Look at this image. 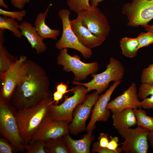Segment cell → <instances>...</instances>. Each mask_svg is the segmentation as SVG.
<instances>
[{
	"mask_svg": "<svg viewBox=\"0 0 153 153\" xmlns=\"http://www.w3.org/2000/svg\"><path fill=\"white\" fill-rule=\"evenodd\" d=\"M49 87V79L44 70L28 60L27 73L16 87L10 103L16 110L35 105L52 97Z\"/></svg>",
	"mask_w": 153,
	"mask_h": 153,
	"instance_id": "cell-1",
	"label": "cell"
},
{
	"mask_svg": "<svg viewBox=\"0 0 153 153\" xmlns=\"http://www.w3.org/2000/svg\"><path fill=\"white\" fill-rule=\"evenodd\" d=\"M51 97L32 107L16 110L15 116L20 136L25 145L30 141L41 122L48 114Z\"/></svg>",
	"mask_w": 153,
	"mask_h": 153,
	"instance_id": "cell-2",
	"label": "cell"
},
{
	"mask_svg": "<svg viewBox=\"0 0 153 153\" xmlns=\"http://www.w3.org/2000/svg\"><path fill=\"white\" fill-rule=\"evenodd\" d=\"M106 67V69L100 73L92 75L93 79L88 82L81 83L74 81L72 83L76 85H83L88 92L95 90L100 94L106 89L110 82L121 81L124 75V66L120 61L114 58H110Z\"/></svg>",
	"mask_w": 153,
	"mask_h": 153,
	"instance_id": "cell-3",
	"label": "cell"
},
{
	"mask_svg": "<svg viewBox=\"0 0 153 153\" xmlns=\"http://www.w3.org/2000/svg\"><path fill=\"white\" fill-rule=\"evenodd\" d=\"M28 66V60L26 56H21L5 73L0 75V102H10L16 87L26 76Z\"/></svg>",
	"mask_w": 153,
	"mask_h": 153,
	"instance_id": "cell-4",
	"label": "cell"
},
{
	"mask_svg": "<svg viewBox=\"0 0 153 153\" xmlns=\"http://www.w3.org/2000/svg\"><path fill=\"white\" fill-rule=\"evenodd\" d=\"M16 111L10 102H0V132L15 149L23 152L25 150V145L16 122Z\"/></svg>",
	"mask_w": 153,
	"mask_h": 153,
	"instance_id": "cell-5",
	"label": "cell"
},
{
	"mask_svg": "<svg viewBox=\"0 0 153 153\" xmlns=\"http://www.w3.org/2000/svg\"><path fill=\"white\" fill-rule=\"evenodd\" d=\"M68 51L67 48L60 50L57 57V63L62 66L64 71L72 72L74 75V81L84 80L88 75L95 74L97 71L99 66L97 62H84L78 55L71 56Z\"/></svg>",
	"mask_w": 153,
	"mask_h": 153,
	"instance_id": "cell-6",
	"label": "cell"
},
{
	"mask_svg": "<svg viewBox=\"0 0 153 153\" xmlns=\"http://www.w3.org/2000/svg\"><path fill=\"white\" fill-rule=\"evenodd\" d=\"M76 85L71 89V92L73 94L72 96L65 97L63 102L60 105L54 103L51 105L48 114L52 118L69 123L72 122L74 110L78 105L84 101L88 93L83 85Z\"/></svg>",
	"mask_w": 153,
	"mask_h": 153,
	"instance_id": "cell-7",
	"label": "cell"
},
{
	"mask_svg": "<svg viewBox=\"0 0 153 153\" xmlns=\"http://www.w3.org/2000/svg\"><path fill=\"white\" fill-rule=\"evenodd\" d=\"M122 12L127 17L128 26L144 27L153 19V0H132L124 5Z\"/></svg>",
	"mask_w": 153,
	"mask_h": 153,
	"instance_id": "cell-8",
	"label": "cell"
},
{
	"mask_svg": "<svg viewBox=\"0 0 153 153\" xmlns=\"http://www.w3.org/2000/svg\"><path fill=\"white\" fill-rule=\"evenodd\" d=\"M124 139L120 148L126 153H147L148 149V135L149 130L137 127L135 128L120 129L117 130Z\"/></svg>",
	"mask_w": 153,
	"mask_h": 153,
	"instance_id": "cell-9",
	"label": "cell"
},
{
	"mask_svg": "<svg viewBox=\"0 0 153 153\" xmlns=\"http://www.w3.org/2000/svg\"><path fill=\"white\" fill-rule=\"evenodd\" d=\"M70 14V11L66 9H62L58 12L62 21L63 31L61 37L55 44V47L60 50L65 48L75 49L80 52L84 58H88L92 54V51L84 47L78 41L71 27Z\"/></svg>",
	"mask_w": 153,
	"mask_h": 153,
	"instance_id": "cell-10",
	"label": "cell"
},
{
	"mask_svg": "<svg viewBox=\"0 0 153 153\" xmlns=\"http://www.w3.org/2000/svg\"><path fill=\"white\" fill-rule=\"evenodd\" d=\"M77 14L84 26L93 34L106 38L110 26L107 17L97 7L81 10Z\"/></svg>",
	"mask_w": 153,
	"mask_h": 153,
	"instance_id": "cell-11",
	"label": "cell"
},
{
	"mask_svg": "<svg viewBox=\"0 0 153 153\" xmlns=\"http://www.w3.org/2000/svg\"><path fill=\"white\" fill-rule=\"evenodd\" d=\"M99 94L95 91L87 95L84 101L78 105L73 111V120L69 124V133L76 135L86 130V121L92 109L99 98Z\"/></svg>",
	"mask_w": 153,
	"mask_h": 153,
	"instance_id": "cell-12",
	"label": "cell"
},
{
	"mask_svg": "<svg viewBox=\"0 0 153 153\" xmlns=\"http://www.w3.org/2000/svg\"><path fill=\"white\" fill-rule=\"evenodd\" d=\"M69 122L54 120L48 114L43 120L29 142L46 141L63 137L69 133Z\"/></svg>",
	"mask_w": 153,
	"mask_h": 153,
	"instance_id": "cell-13",
	"label": "cell"
},
{
	"mask_svg": "<svg viewBox=\"0 0 153 153\" xmlns=\"http://www.w3.org/2000/svg\"><path fill=\"white\" fill-rule=\"evenodd\" d=\"M121 82H114L105 92L99 97L92 110L90 120L86 128L87 132L93 130L97 122H106L108 120L110 112V110L107 108V105L113 92Z\"/></svg>",
	"mask_w": 153,
	"mask_h": 153,
	"instance_id": "cell-14",
	"label": "cell"
},
{
	"mask_svg": "<svg viewBox=\"0 0 153 153\" xmlns=\"http://www.w3.org/2000/svg\"><path fill=\"white\" fill-rule=\"evenodd\" d=\"M140 102L136 84L133 82L122 94L109 102L107 108L112 112L120 111L128 108L135 109L141 108Z\"/></svg>",
	"mask_w": 153,
	"mask_h": 153,
	"instance_id": "cell-15",
	"label": "cell"
},
{
	"mask_svg": "<svg viewBox=\"0 0 153 153\" xmlns=\"http://www.w3.org/2000/svg\"><path fill=\"white\" fill-rule=\"evenodd\" d=\"M71 28L80 43L86 48H91L101 45L106 38L97 36L93 34L82 24L77 16L70 20Z\"/></svg>",
	"mask_w": 153,
	"mask_h": 153,
	"instance_id": "cell-16",
	"label": "cell"
},
{
	"mask_svg": "<svg viewBox=\"0 0 153 153\" xmlns=\"http://www.w3.org/2000/svg\"><path fill=\"white\" fill-rule=\"evenodd\" d=\"M20 29L22 36L27 39L37 54L46 51L47 47L43 42L44 39L39 35L31 23L25 20L22 21L20 24Z\"/></svg>",
	"mask_w": 153,
	"mask_h": 153,
	"instance_id": "cell-17",
	"label": "cell"
},
{
	"mask_svg": "<svg viewBox=\"0 0 153 153\" xmlns=\"http://www.w3.org/2000/svg\"><path fill=\"white\" fill-rule=\"evenodd\" d=\"M93 131L88 132L80 139H73L69 134L63 136L69 153H90L91 144L95 139Z\"/></svg>",
	"mask_w": 153,
	"mask_h": 153,
	"instance_id": "cell-18",
	"label": "cell"
},
{
	"mask_svg": "<svg viewBox=\"0 0 153 153\" xmlns=\"http://www.w3.org/2000/svg\"><path fill=\"white\" fill-rule=\"evenodd\" d=\"M113 125L117 130L128 128L137 124V120L134 109L126 108L118 111H112Z\"/></svg>",
	"mask_w": 153,
	"mask_h": 153,
	"instance_id": "cell-19",
	"label": "cell"
},
{
	"mask_svg": "<svg viewBox=\"0 0 153 153\" xmlns=\"http://www.w3.org/2000/svg\"><path fill=\"white\" fill-rule=\"evenodd\" d=\"M52 5V4H50L44 12L37 14L34 25L37 33L43 39L50 38L56 40L60 34V31L51 29L45 22L46 18Z\"/></svg>",
	"mask_w": 153,
	"mask_h": 153,
	"instance_id": "cell-20",
	"label": "cell"
},
{
	"mask_svg": "<svg viewBox=\"0 0 153 153\" xmlns=\"http://www.w3.org/2000/svg\"><path fill=\"white\" fill-rule=\"evenodd\" d=\"M4 30H0V75L5 73L17 60L4 46Z\"/></svg>",
	"mask_w": 153,
	"mask_h": 153,
	"instance_id": "cell-21",
	"label": "cell"
},
{
	"mask_svg": "<svg viewBox=\"0 0 153 153\" xmlns=\"http://www.w3.org/2000/svg\"><path fill=\"white\" fill-rule=\"evenodd\" d=\"M120 46L122 54L129 58L136 57L139 48V42L137 37L123 38L120 41Z\"/></svg>",
	"mask_w": 153,
	"mask_h": 153,
	"instance_id": "cell-22",
	"label": "cell"
},
{
	"mask_svg": "<svg viewBox=\"0 0 153 153\" xmlns=\"http://www.w3.org/2000/svg\"><path fill=\"white\" fill-rule=\"evenodd\" d=\"M46 153H69L63 137L45 141Z\"/></svg>",
	"mask_w": 153,
	"mask_h": 153,
	"instance_id": "cell-23",
	"label": "cell"
},
{
	"mask_svg": "<svg viewBox=\"0 0 153 153\" xmlns=\"http://www.w3.org/2000/svg\"><path fill=\"white\" fill-rule=\"evenodd\" d=\"M138 127L153 131V117L148 116L141 108L133 109Z\"/></svg>",
	"mask_w": 153,
	"mask_h": 153,
	"instance_id": "cell-24",
	"label": "cell"
},
{
	"mask_svg": "<svg viewBox=\"0 0 153 153\" xmlns=\"http://www.w3.org/2000/svg\"><path fill=\"white\" fill-rule=\"evenodd\" d=\"M7 29L11 31L14 35L21 38L22 35L20 29V24L14 19L3 16H0V30Z\"/></svg>",
	"mask_w": 153,
	"mask_h": 153,
	"instance_id": "cell-25",
	"label": "cell"
},
{
	"mask_svg": "<svg viewBox=\"0 0 153 153\" xmlns=\"http://www.w3.org/2000/svg\"><path fill=\"white\" fill-rule=\"evenodd\" d=\"M90 0H67V3L71 10L77 13L80 11L91 8Z\"/></svg>",
	"mask_w": 153,
	"mask_h": 153,
	"instance_id": "cell-26",
	"label": "cell"
},
{
	"mask_svg": "<svg viewBox=\"0 0 153 153\" xmlns=\"http://www.w3.org/2000/svg\"><path fill=\"white\" fill-rule=\"evenodd\" d=\"M45 141L39 140L29 142L25 145L27 153H46L45 150Z\"/></svg>",
	"mask_w": 153,
	"mask_h": 153,
	"instance_id": "cell-27",
	"label": "cell"
},
{
	"mask_svg": "<svg viewBox=\"0 0 153 153\" xmlns=\"http://www.w3.org/2000/svg\"><path fill=\"white\" fill-rule=\"evenodd\" d=\"M139 42V48L148 46L153 43V33L147 31L141 33L137 37Z\"/></svg>",
	"mask_w": 153,
	"mask_h": 153,
	"instance_id": "cell-28",
	"label": "cell"
},
{
	"mask_svg": "<svg viewBox=\"0 0 153 153\" xmlns=\"http://www.w3.org/2000/svg\"><path fill=\"white\" fill-rule=\"evenodd\" d=\"M141 82L142 83L153 84V63L144 68L142 71Z\"/></svg>",
	"mask_w": 153,
	"mask_h": 153,
	"instance_id": "cell-29",
	"label": "cell"
},
{
	"mask_svg": "<svg viewBox=\"0 0 153 153\" xmlns=\"http://www.w3.org/2000/svg\"><path fill=\"white\" fill-rule=\"evenodd\" d=\"M26 14V11L22 10L20 11H9L0 8V14L12 19H16L19 21H22Z\"/></svg>",
	"mask_w": 153,
	"mask_h": 153,
	"instance_id": "cell-30",
	"label": "cell"
},
{
	"mask_svg": "<svg viewBox=\"0 0 153 153\" xmlns=\"http://www.w3.org/2000/svg\"><path fill=\"white\" fill-rule=\"evenodd\" d=\"M138 94L139 98L142 100L149 95H153V84L142 83L139 87Z\"/></svg>",
	"mask_w": 153,
	"mask_h": 153,
	"instance_id": "cell-31",
	"label": "cell"
},
{
	"mask_svg": "<svg viewBox=\"0 0 153 153\" xmlns=\"http://www.w3.org/2000/svg\"><path fill=\"white\" fill-rule=\"evenodd\" d=\"M6 139L2 138L0 139V153H12L14 149L12 145L9 144Z\"/></svg>",
	"mask_w": 153,
	"mask_h": 153,
	"instance_id": "cell-32",
	"label": "cell"
},
{
	"mask_svg": "<svg viewBox=\"0 0 153 153\" xmlns=\"http://www.w3.org/2000/svg\"><path fill=\"white\" fill-rule=\"evenodd\" d=\"M110 140L108 143L107 148L109 149L120 153L122 152L120 148H118L119 144H118V138L116 136H110Z\"/></svg>",
	"mask_w": 153,
	"mask_h": 153,
	"instance_id": "cell-33",
	"label": "cell"
},
{
	"mask_svg": "<svg viewBox=\"0 0 153 153\" xmlns=\"http://www.w3.org/2000/svg\"><path fill=\"white\" fill-rule=\"evenodd\" d=\"M92 152H97L99 153H117L116 152L111 150L107 148L101 146L98 141L95 142L93 144Z\"/></svg>",
	"mask_w": 153,
	"mask_h": 153,
	"instance_id": "cell-34",
	"label": "cell"
},
{
	"mask_svg": "<svg viewBox=\"0 0 153 153\" xmlns=\"http://www.w3.org/2000/svg\"><path fill=\"white\" fill-rule=\"evenodd\" d=\"M140 102V106L141 108L145 109H153V95L149 97H146Z\"/></svg>",
	"mask_w": 153,
	"mask_h": 153,
	"instance_id": "cell-35",
	"label": "cell"
},
{
	"mask_svg": "<svg viewBox=\"0 0 153 153\" xmlns=\"http://www.w3.org/2000/svg\"><path fill=\"white\" fill-rule=\"evenodd\" d=\"M110 137L108 134L104 133H100L98 137L99 145L102 147L107 148L109 141Z\"/></svg>",
	"mask_w": 153,
	"mask_h": 153,
	"instance_id": "cell-36",
	"label": "cell"
},
{
	"mask_svg": "<svg viewBox=\"0 0 153 153\" xmlns=\"http://www.w3.org/2000/svg\"><path fill=\"white\" fill-rule=\"evenodd\" d=\"M12 5L15 7L22 9L25 5L29 2V0H10Z\"/></svg>",
	"mask_w": 153,
	"mask_h": 153,
	"instance_id": "cell-37",
	"label": "cell"
},
{
	"mask_svg": "<svg viewBox=\"0 0 153 153\" xmlns=\"http://www.w3.org/2000/svg\"><path fill=\"white\" fill-rule=\"evenodd\" d=\"M56 90L63 95L69 92H71L72 89L67 90V86L63 83H60L56 86Z\"/></svg>",
	"mask_w": 153,
	"mask_h": 153,
	"instance_id": "cell-38",
	"label": "cell"
},
{
	"mask_svg": "<svg viewBox=\"0 0 153 153\" xmlns=\"http://www.w3.org/2000/svg\"><path fill=\"white\" fill-rule=\"evenodd\" d=\"M63 95L57 91H56L53 94V99L52 100L53 102H55V104L58 105L59 101L61 100Z\"/></svg>",
	"mask_w": 153,
	"mask_h": 153,
	"instance_id": "cell-39",
	"label": "cell"
},
{
	"mask_svg": "<svg viewBox=\"0 0 153 153\" xmlns=\"http://www.w3.org/2000/svg\"><path fill=\"white\" fill-rule=\"evenodd\" d=\"M148 139L153 150V131L150 132L148 135Z\"/></svg>",
	"mask_w": 153,
	"mask_h": 153,
	"instance_id": "cell-40",
	"label": "cell"
},
{
	"mask_svg": "<svg viewBox=\"0 0 153 153\" xmlns=\"http://www.w3.org/2000/svg\"><path fill=\"white\" fill-rule=\"evenodd\" d=\"M103 0H90L91 6L93 7H97L99 3Z\"/></svg>",
	"mask_w": 153,
	"mask_h": 153,
	"instance_id": "cell-41",
	"label": "cell"
},
{
	"mask_svg": "<svg viewBox=\"0 0 153 153\" xmlns=\"http://www.w3.org/2000/svg\"><path fill=\"white\" fill-rule=\"evenodd\" d=\"M144 27L146 31L153 33V25H149L148 24Z\"/></svg>",
	"mask_w": 153,
	"mask_h": 153,
	"instance_id": "cell-42",
	"label": "cell"
},
{
	"mask_svg": "<svg viewBox=\"0 0 153 153\" xmlns=\"http://www.w3.org/2000/svg\"><path fill=\"white\" fill-rule=\"evenodd\" d=\"M0 6L1 7L5 8H8V6L5 3L3 0H0Z\"/></svg>",
	"mask_w": 153,
	"mask_h": 153,
	"instance_id": "cell-43",
	"label": "cell"
}]
</instances>
